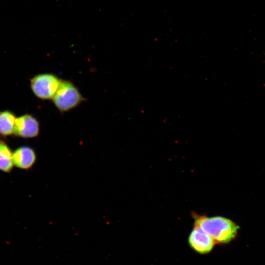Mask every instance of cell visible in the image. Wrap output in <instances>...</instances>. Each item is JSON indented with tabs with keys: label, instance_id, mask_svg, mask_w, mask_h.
<instances>
[{
	"label": "cell",
	"instance_id": "6da1fadb",
	"mask_svg": "<svg viewBox=\"0 0 265 265\" xmlns=\"http://www.w3.org/2000/svg\"><path fill=\"white\" fill-rule=\"evenodd\" d=\"M194 226L208 234L216 244L228 243L233 240L237 234L238 227L227 218L194 214Z\"/></svg>",
	"mask_w": 265,
	"mask_h": 265
},
{
	"label": "cell",
	"instance_id": "7a4b0ae2",
	"mask_svg": "<svg viewBox=\"0 0 265 265\" xmlns=\"http://www.w3.org/2000/svg\"><path fill=\"white\" fill-rule=\"evenodd\" d=\"M52 100L57 109L63 113L78 106L85 98L72 81L61 80Z\"/></svg>",
	"mask_w": 265,
	"mask_h": 265
},
{
	"label": "cell",
	"instance_id": "3957f363",
	"mask_svg": "<svg viewBox=\"0 0 265 265\" xmlns=\"http://www.w3.org/2000/svg\"><path fill=\"white\" fill-rule=\"evenodd\" d=\"M61 80L51 73L37 75L30 80V88L35 96L42 100H52Z\"/></svg>",
	"mask_w": 265,
	"mask_h": 265
},
{
	"label": "cell",
	"instance_id": "277c9868",
	"mask_svg": "<svg viewBox=\"0 0 265 265\" xmlns=\"http://www.w3.org/2000/svg\"><path fill=\"white\" fill-rule=\"evenodd\" d=\"M39 132V123L32 115L25 114L17 118L14 131L15 136L31 138L37 136Z\"/></svg>",
	"mask_w": 265,
	"mask_h": 265
},
{
	"label": "cell",
	"instance_id": "5b68a950",
	"mask_svg": "<svg viewBox=\"0 0 265 265\" xmlns=\"http://www.w3.org/2000/svg\"><path fill=\"white\" fill-rule=\"evenodd\" d=\"M188 241L192 249L202 254L209 253L216 244L208 234L195 226L189 235Z\"/></svg>",
	"mask_w": 265,
	"mask_h": 265
},
{
	"label": "cell",
	"instance_id": "8992f818",
	"mask_svg": "<svg viewBox=\"0 0 265 265\" xmlns=\"http://www.w3.org/2000/svg\"><path fill=\"white\" fill-rule=\"evenodd\" d=\"M14 166L27 170L30 169L36 161V154L30 146L25 145L16 148L12 155Z\"/></svg>",
	"mask_w": 265,
	"mask_h": 265
},
{
	"label": "cell",
	"instance_id": "52a82bcc",
	"mask_svg": "<svg viewBox=\"0 0 265 265\" xmlns=\"http://www.w3.org/2000/svg\"><path fill=\"white\" fill-rule=\"evenodd\" d=\"M16 117L8 110L0 112V136L6 137L14 134Z\"/></svg>",
	"mask_w": 265,
	"mask_h": 265
},
{
	"label": "cell",
	"instance_id": "ba28073f",
	"mask_svg": "<svg viewBox=\"0 0 265 265\" xmlns=\"http://www.w3.org/2000/svg\"><path fill=\"white\" fill-rule=\"evenodd\" d=\"M13 152L7 144L0 140V171L10 173L13 167Z\"/></svg>",
	"mask_w": 265,
	"mask_h": 265
}]
</instances>
